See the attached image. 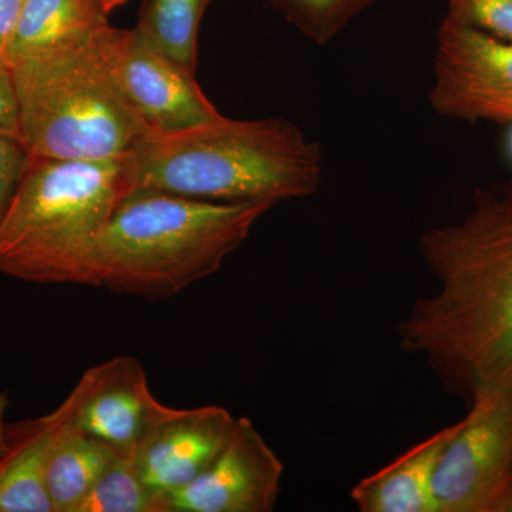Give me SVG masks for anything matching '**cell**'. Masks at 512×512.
Instances as JSON below:
<instances>
[{
  "instance_id": "obj_1",
  "label": "cell",
  "mask_w": 512,
  "mask_h": 512,
  "mask_svg": "<svg viewBox=\"0 0 512 512\" xmlns=\"http://www.w3.org/2000/svg\"><path fill=\"white\" fill-rule=\"evenodd\" d=\"M436 291L399 325V348L419 356L453 394L512 393V181L474 192L466 217L421 235Z\"/></svg>"
},
{
  "instance_id": "obj_22",
  "label": "cell",
  "mask_w": 512,
  "mask_h": 512,
  "mask_svg": "<svg viewBox=\"0 0 512 512\" xmlns=\"http://www.w3.org/2000/svg\"><path fill=\"white\" fill-rule=\"evenodd\" d=\"M25 0H0V63L5 64L6 52L15 33Z\"/></svg>"
},
{
  "instance_id": "obj_4",
  "label": "cell",
  "mask_w": 512,
  "mask_h": 512,
  "mask_svg": "<svg viewBox=\"0 0 512 512\" xmlns=\"http://www.w3.org/2000/svg\"><path fill=\"white\" fill-rule=\"evenodd\" d=\"M109 26L8 66L30 158L121 161L150 133L111 70Z\"/></svg>"
},
{
  "instance_id": "obj_3",
  "label": "cell",
  "mask_w": 512,
  "mask_h": 512,
  "mask_svg": "<svg viewBox=\"0 0 512 512\" xmlns=\"http://www.w3.org/2000/svg\"><path fill=\"white\" fill-rule=\"evenodd\" d=\"M272 202H211L128 192L92 252L93 288L165 299L220 271Z\"/></svg>"
},
{
  "instance_id": "obj_24",
  "label": "cell",
  "mask_w": 512,
  "mask_h": 512,
  "mask_svg": "<svg viewBox=\"0 0 512 512\" xmlns=\"http://www.w3.org/2000/svg\"><path fill=\"white\" fill-rule=\"evenodd\" d=\"M511 151H512V136H511Z\"/></svg>"
},
{
  "instance_id": "obj_10",
  "label": "cell",
  "mask_w": 512,
  "mask_h": 512,
  "mask_svg": "<svg viewBox=\"0 0 512 512\" xmlns=\"http://www.w3.org/2000/svg\"><path fill=\"white\" fill-rule=\"evenodd\" d=\"M69 399L73 423L123 454L133 453L174 410L154 397L146 370L133 356L113 357L87 370Z\"/></svg>"
},
{
  "instance_id": "obj_13",
  "label": "cell",
  "mask_w": 512,
  "mask_h": 512,
  "mask_svg": "<svg viewBox=\"0 0 512 512\" xmlns=\"http://www.w3.org/2000/svg\"><path fill=\"white\" fill-rule=\"evenodd\" d=\"M458 423L409 448L389 466L363 478L350 498L360 512H437L434 476Z\"/></svg>"
},
{
  "instance_id": "obj_20",
  "label": "cell",
  "mask_w": 512,
  "mask_h": 512,
  "mask_svg": "<svg viewBox=\"0 0 512 512\" xmlns=\"http://www.w3.org/2000/svg\"><path fill=\"white\" fill-rule=\"evenodd\" d=\"M29 158L19 138L0 134V225L25 175Z\"/></svg>"
},
{
  "instance_id": "obj_11",
  "label": "cell",
  "mask_w": 512,
  "mask_h": 512,
  "mask_svg": "<svg viewBox=\"0 0 512 512\" xmlns=\"http://www.w3.org/2000/svg\"><path fill=\"white\" fill-rule=\"evenodd\" d=\"M237 420L221 406L174 409L133 451L144 483L167 504L168 495L207 470L228 443Z\"/></svg>"
},
{
  "instance_id": "obj_7",
  "label": "cell",
  "mask_w": 512,
  "mask_h": 512,
  "mask_svg": "<svg viewBox=\"0 0 512 512\" xmlns=\"http://www.w3.org/2000/svg\"><path fill=\"white\" fill-rule=\"evenodd\" d=\"M430 103L447 119L512 123V42L446 16Z\"/></svg>"
},
{
  "instance_id": "obj_14",
  "label": "cell",
  "mask_w": 512,
  "mask_h": 512,
  "mask_svg": "<svg viewBox=\"0 0 512 512\" xmlns=\"http://www.w3.org/2000/svg\"><path fill=\"white\" fill-rule=\"evenodd\" d=\"M107 16L101 0H25L5 64L90 35L109 23Z\"/></svg>"
},
{
  "instance_id": "obj_5",
  "label": "cell",
  "mask_w": 512,
  "mask_h": 512,
  "mask_svg": "<svg viewBox=\"0 0 512 512\" xmlns=\"http://www.w3.org/2000/svg\"><path fill=\"white\" fill-rule=\"evenodd\" d=\"M123 197L120 161L29 158L0 225V272L92 286L94 245Z\"/></svg>"
},
{
  "instance_id": "obj_9",
  "label": "cell",
  "mask_w": 512,
  "mask_h": 512,
  "mask_svg": "<svg viewBox=\"0 0 512 512\" xmlns=\"http://www.w3.org/2000/svg\"><path fill=\"white\" fill-rule=\"evenodd\" d=\"M284 464L255 424L239 417L228 443L200 476L168 495V512H272Z\"/></svg>"
},
{
  "instance_id": "obj_6",
  "label": "cell",
  "mask_w": 512,
  "mask_h": 512,
  "mask_svg": "<svg viewBox=\"0 0 512 512\" xmlns=\"http://www.w3.org/2000/svg\"><path fill=\"white\" fill-rule=\"evenodd\" d=\"M437 512H512V393L478 390L441 454Z\"/></svg>"
},
{
  "instance_id": "obj_12",
  "label": "cell",
  "mask_w": 512,
  "mask_h": 512,
  "mask_svg": "<svg viewBox=\"0 0 512 512\" xmlns=\"http://www.w3.org/2000/svg\"><path fill=\"white\" fill-rule=\"evenodd\" d=\"M69 412L66 399L47 416L3 427L0 512H53L46 490L47 461Z\"/></svg>"
},
{
  "instance_id": "obj_23",
  "label": "cell",
  "mask_w": 512,
  "mask_h": 512,
  "mask_svg": "<svg viewBox=\"0 0 512 512\" xmlns=\"http://www.w3.org/2000/svg\"><path fill=\"white\" fill-rule=\"evenodd\" d=\"M126 2L127 0H101L107 13L113 12L114 9L119 8V6L124 5Z\"/></svg>"
},
{
  "instance_id": "obj_18",
  "label": "cell",
  "mask_w": 512,
  "mask_h": 512,
  "mask_svg": "<svg viewBox=\"0 0 512 512\" xmlns=\"http://www.w3.org/2000/svg\"><path fill=\"white\" fill-rule=\"evenodd\" d=\"M377 0H272L303 35L323 46L332 42L350 22Z\"/></svg>"
},
{
  "instance_id": "obj_19",
  "label": "cell",
  "mask_w": 512,
  "mask_h": 512,
  "mask_svg": "<svg viewBox=\"0 0 512 512\" xmlns=\"http://www.w3.org/2000/svg\"><path fill=\"white\" fill-rule=\"evenodd\" d=\"M447 16L512 42V0H447Z\"/></svg>"
},
{
  "instance_id": "obj_2",
  "label": "cell",
  "mask_w": 512,
  "mask_h": 512,
  "mask_svg": "<svg viewBox=\"0 0 512 512\" xmlns=\"http://www.w3.org/2000/svg\"><path fill=\"white\" fill-rule=\"evenodd\" d=\"M121 165L124 195L161 191L211 202L302 200L319 191L322 151L285 119H218L148 133Z\"/></svg>"
},
{
  "instance_id": "obj_15",
  "label": "cell",
  "mask_w": 512,
  "mask_h": 512,
  "mask_svg": "<svg viewBox=\"0 0 512 512\" xmlns=\"http://www.w3.org/2000/svg\"><path fill=\"white\" fill-rule=\"evenodd\" d=\"M70 412L60 427L46 468V490L53 512H77L119 451L84 433Z\"/></svg>"
},
{
  "instance_id": "obj_16",
  "label": "cell",
  "mask_w": 512,
  "mask_h": 512,
  "mask_svg": "<svg viewBox=\"0 0 512 512\" xmlns=\"http://www.w3.org/2000/svg\"><path fill=\"white\" fill-rule=\"evenodd\" d=\"M210 0H144L136 29L151 45L195 74L198 30Z\"/></svg>"
},
{
  "instance_id": "obj_8",
  "label": "cell",
  "mask_w": 512,
  "mask_h": 512,
  "mask_svg": "<svg viewBox=\"0 0 512 512\" xmlns=\"http://www.w3.org/2000/svg\"><path fill=\"white\" fill-rule=\"evenodd\" d=\"M104 47L121 93L150 133H175L222 116L194 74L151 45L136 28L109 26Z\"/></svg>"
},
{
  "instance_id": "obj_17",
  "label": "cell",
  "mask_w": 512,
  "mask_h": 512,
  "mask_svg": "<svg viewBox=\"0 0 512 512\" xmlns=\"http://www.w3.org/2000/svg\"><path fill=\"white\" fill-rule=\"evenodd\" d=\"M77 512H168L141 478L133 453H117Z\"/></svg>"
},
{
  "instance_id": "obj_21",
  "label": "cell",
  "mask_w": 512,
  "mask_h": 512,
  "mask_svg": "<svg viewBox=\"0 0 512 512\" xmlns=\"http://www.w3.org/2000/svg\"><path fill=\"white\" fill-rule=\"evenodd\" d=\"M0 134L19 138L18 100L12 73L0 63Z\"/></svg>"
}]
</instances>
